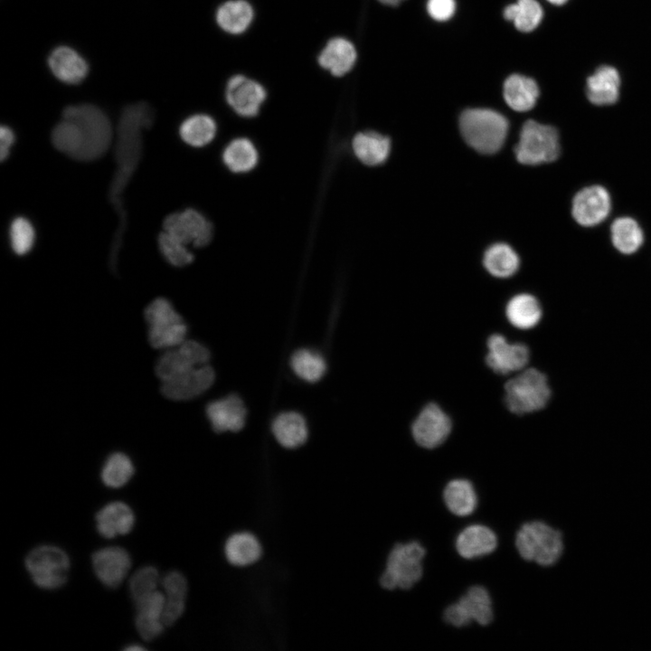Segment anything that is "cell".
<instances>
[{
  "instance_id": "1",
  "label": "cell",
  "mask_w": 651,
  "mask_h": 651,
  "mask_svg": "<svg viewBox=\"0 0 651 651\" xmlns=\"http://www.w3.org/2000/svg\"><path fill=\"white\" fill-rule=\"evenodd\" d=\"M151 106L140 101L130 104L122 109L119 117L115 159L117 169L109 190V199L120 218L118 231L111 248V263L115 267L117 254L121 246L126 223V215L122 206V193L137 168L143 151L142 131L149 128L154 121Z\"/></svg>"
},
{
  "instance_id": "2",
  "label": "cell",
  "mask_w": 651,
  "mask_h": 651,
  "mask_svg": "<svg viewBox=\"0 0 651 651\" xmlns=\"http://www.w3.org/2000/svg\"><path fill=\"white\" fill-rule=\"evenodd\" d=\"M62 118L77 123L81 132L82 145L73 159L94 161L108 151L113 131L108 116L101 108L89 103L71 105L63 109Z\"/></svg>"
},
{
  "instance_id": "3",
  "label": "cell",
  "mask_w": 651,
  "mask_h": 651,
  "mask_svg": "<svg viewBox=\"0 0 651 651\" xmlns=\"http://www.w3.org/2000/svg\"><path fill=\"white\" fill-rule=\"evenodd\" d=\"M459 129L465 141L476 151L494 154L505 144L508 121L492 109L469 108L460 116Z\"/></svg>"
},
{
  "instance_id": "4",
  "label": "cell",
  "mask_w": 651,
  "mask_h": 651,
  "mask_svg": "<svg viewBox=\"0 0 651 651\" xmlns=\"http://www.w3.org/2000/svg\"><path fill=\"white\" fill-rule=\"evenodd\" d=\"M520 556L542 567L556 564L564 553L563 533L542 521L524 524L515 536Z\"/></svg>"
},
{
  "instance_id": "5",
  "label": "cell",
  "mask_w": 651,
  "mask_h": 651,
  "mask_svg": "<svg viewBox=\"0 0 651 651\" xmlns=\"http://www.w3.org/2000/svg\"><path fill=\"white\" fill-rule=\"evenodd\" d=\"M504 401L507 410L524 415L542 410L551 397L546 375L535 368L522 370L504 385Z\"/></svg>"
},
{
  "instance_id": "6",
  "label": "cell",
  "mask_w": 651,
  "mask_h": 651,
  "mask_svg": "<svg viewBox=\"0 0 651 651\" xmlns=\"http://www.w3.org/2000/svg\"><path fill=\"white\" fill-rule=\"evenodd\" d=\"M561 153L558 130L552 126L529 119L520 132L514 147L517 161L523 165H537L555 161Z\"/></svg>"
},
{
  "instance_id": "7",
  "label": "cell",
  "mask_w": 651,
  "mask_h": 651,
  "mask_svg": "<svg viewBox=\"0 0 651 651\" xmlns=\"http://www.w3.org/2000/svg\"><path fill=\"white\" fill-rule=\"evenodd\" d=\"M425 549L418 542L397 543L391 551L386 568L380 578L383 589L409 590L422 576Z\"/></svg>"
},
{
  "instance_id": "8",
  "label": "cell",
  "mask_w": 651,
  "mask_h": 651,
  "mask_svg": "<svg viewBox=\"0 0 651 651\" xmlns=\"http://www.w3.org/2000/svg\"><path fill=\"white\" fill-rule=\"evenodd\" d=\"M24 565L36 586L43 590H55L67 580L70 559L62 549L44 544L35 547L27 554Z\"/></svg>"
},
{
  "instance_id": "9",
  "label": "cell",
  "mask_w": 651,
  "mask_h": 651,
  "mask_svg": "<svg viewBox=\"0 0 651 651\" xmlns=\"http://www.w3.org/2000/svg\"><path fill=\"white\" fill-rule=\"evenodd\" d=\"M444 620L457 627L469 625L473 620L487 626L493 620L492 600L482 586H473L457 603L444 611Z\"/></svg>"
},
{
  "instance_id": "10",
  "label": "cell",
  "mask_w": 651,
  "mask_h": 651,
  "mask_svg": "<svg viewBox=\"0 0 651 651\" xmlns=\"http://www.w3.org/2000/svg\"><path fill=\"white\" fill-rule=\"evenodd\" d=\"M209 350L195 340H184L176 347L170 348L156 362V376L165 382L194 367L207 364Z\"/></svg>"
},
{
  "instance_id": "11",
  "label": "cell",
  "mask_w": 651,
  "mask_h": 651,
  "mask_svg": "<svg viewBox=\"0 0 651 651\" xmlns=\"http://www.w3.org/2000/svg\"><path fill=\"white\" fill-rule=\"evenodd\" d=\"M163 231L187 246L195 247L206 246L213 234L210 221L194 209L167 215L163 222Z\"/></svg>"
},
{
  "instance_id": "12",
  "label": "cell",
  "mask_w": 651,
  "mask_h": 651,
  "mask_svg": "<svg viewBox=\"0 0 651 651\" xmlns=\"http://www.w3.org/2000/svg\"><path fill=\"white\" fill-rule=\"evenodd\" d=\"M410 429L419 446L431 449L447 440L452 430V421L439 404L429 402L414 419Z\"/></svg>"
},
{
  "instance_id": "13",
  "label": "cell",
  "mask_w": 651,
  "mask_h": 651,
  "mask_svg": "<svg viewBox=\"0 0 651 651\" xmlns=\"http://www.w3.org/2000/svg\"><path fill=\"white\" fill-rule=\"evenodd\" d=\"M486 348V363L497 374L522 371L529 362L530 352L524 344H511L500 334L489 335Z\"/></svg>"
},
{
  "instance_id": "14",
  "label": "cell",
  "mask_w": 651,
  "mask_h": 651,
  "mask_svg": "<svg viewBox=\"0 0 651 651\" xmlns=\"http://www.w3.org/2000/svg\"><path fill=\"white\" fill-rule=\"evenodd\" d=\"M610 211L609 193L599 184L582 188L572 199V217L583 227H593L601 223L607 219Z\"/></svg>"
},
{
  "instance_id": "15",
  "label": "cell",
  "mask_w": 651,
  "mask_h": 651,
  "mask_svg": "<svg viewBox=\"0 0 651 651\" xmlns=\"http://www.w3.org/2000/svg\"><path fill=\"white\" fill-rule=\"evenodd\" d=\"M267 92L258 81L244 75L232 76L225 88V99L235 113L251 118L258 115Z\"/></svg>"
},
{
  "instance_id": "16",
  "label": "cell",
  "mask_w": 651,
  "mask_h": 651,
  "mask_svg": "<svg viewBox=\"0 0 651 651\" xmlns=\"http://www.w3.org/2000/svg\"><path fill=\"white\" fill-rule=\"evenodd\" d=\"M215 373L208 365L194 367L171 380L162 382V394L173 401L193 399L207 391L213 383Z\"/></svg>"
},
{
  "instance_id": "17",
  "label": "cell",
  "mask_w": 651,
  "mask_h": 651,
  "mask_svg": "<svg viewBox=\"0 0 651 651\" xmlns=\"http://www.w3.org/2000/svg\"><path fill=\"white\" fill-rule=\"evenodd\" d=\"M91 561L96 577L104 586L111 589L122 583L131 568L129 553L118 546H108L96 551Z\"/></svg>"
},
{
  "instance_id": "18",
  "label": "cell",
  "mask_w": 651,
  "mask_h": 651,
  "mask_svg": "<svg viewBox=\"0 0 651 651\" xmlns=\"http://www.w3.org/2000/svg\"><path fill=\"white\" fill-rule=\"evenodd\" d=\"M135 624L140 637L146 641L159 637L165 628L163 614L165 595L156 590L136 601Z\"/></svg>"
},
{
  "instance_id": "19",
  "label": "cell",
  "mask_w": 651,
  "mask_h": 651,
  "mask_svg": "<svg viewBox=\"0 0 651 651\" xmlns=\"http://www.w3.org/2000/svg\"><path fill=\"white\" fill-rule=\"evenodd\" d=\"M246 414L243 401L234 394L212 401L206 407V415L215 432L241 430Z\"/></svg>"
},
{
  "instance_id": "20",
  "label": "cell",
  "mask_w": 651,
  "mask_h": 651,
  "mask_svg": "<svg viewBox=\"0 0 651 651\" xmlns=\"http://www.w3.org/2000/svg\"><path fill=\"white\" fill-rule=\"evenodd\" d=\"M48 66L52 74L67 84H78L87 76L89 66L85 59L74 49L61 45L52 51Z\"/></svg>"
},
{
  "instance_id": "21",
  "label": "cell",
  "mask_w": 651,
  "mask_h": 651,
  "mask_svg": "<svg viewBox=\"0 0 651 651\" xmlns=\"http://www.w3.org/2000/svg\"><path fill=\"white\" fill-rule=\"evenodd\" d=\"M95 519L99 533L107 539L127 534L135 524L132 509L121 501L104 505L97 513Z\"/></svg>"
},
{
  "instance_id": "22",
  "label": "cell",
  "mask_w": 651,
  "mask_h": 651,
  "mask_svg": "<svg viewBox=\"0 0 651 651\" xmlns=\"http://www.w3.org/2000/svg\"><path fill=\"white\" fill-rule=\"evenodd\" d=\"M620 77L612 66L603 65L590 76L586 83L588 99L597 106L617 102L619 97Z\"/></svg>"
},
{
  "instance_id": "23",
  "label": "cell",
  "mask_w": 651,
  "mask_h": 651,
  "mask_svg": "<svg viewBox=\"0 0 651 651\" xmlns=\"http://www.w3.org/2000/svg\"><path fill=\"white\" fill-rule=\"evenodd\" d=\"M354 44L345 38L330 39L318 55L319 65L335 77L349 72L356 61Z\"/></svg>"
},
{
  "instance_id": "24",
  "label": "cell",
  "mask_w": 651,
  "mask_h": 651,
  "mask_svg": "<svg viewBox=\"0 0 651 651\" xmlns=\"http://www.w3.org/2000/svg\"><path fill=\"white\" fill-rule=\"evenodd\" d=\"M161 586L165 595L163 622L165 627H169L175 623L184 611L188 586L185 577L177 571L167 572L161 579Z\"/></svg>"
},
{
  "instance_id": "25",
  "label": "cell",
  "mask_w": 651,
  "mask_h": 651,
  "mask_svg": "<svg viewBox=\"0 0 651 651\" xmlns=\"http://www.w3.org/2000/svg\"><path fill=\"white\" fill-rule=\"evenodd\" d=\"M497 546L495 533L486 526L474 524L465 528L457 537L456 549L465 559L491 553Z\"/></svg>"
},
{
  "instance_id": "26",
  "label": "cell",
  "mask_w": 651,
  "mask_h": 651,
  "mask_svg": "<svg viewBox=\"0 0 651 651\" xmlns=\"http://www.w3.org/2000/svg\"><path fill=\"white\" fill-rule=\"evenodd\" d=\"M355 156L364 165L375 166L382 165L389 156L391 140L374 131L356 134L352 141Z\"/></svg>"
},
{
  "instance_id": "27",
  "label": "cell",
  "mask_w": 651,
  "mask_h": 651,
  "mask_svg": "<svg viewBox=\"0 0 651 651\" xmlns=\"http://www.w3.org/2000/svg\"><path fill=\"white\" fill-rule=\"evenodd\" d=\"M505 316L515 328L528 330L542 319V307L535 297L521 293L512 297L505 306Z\"/></svg>"
},
{
  "instance_id": "28",
  "label": "cell",
  "mask_w": 651,
  "mask_h": 651,
  "mask_svg": "<svg viewBox=\"0 0 651 651\" xmlns=\"http://www.w3.org/2000/svg\"><path fill=\"white\" fill-rule=\"evenodd\" d=\"M538 96V86L531 78L513 74L504 83L505 100L515 111L524 112L532 109L536 104Z\"/></svg>"
},
{
  "instance_id": "29",
  "label": "cell",
  "mask_w": 651,
  "mask_h": 651,
  "mask_svg": "<svg viewBox=\"0 0 651 651\" xmlns=\"http://www.w3.org/2000/svg\"><path fill=\"white\" fill-rule=\"evenodd\" d=\"M253 8L245 0H229L222 4L215 14L219 27L231 34H241L251 24Z\"/></svg>"
},
{
  "instance_id": "30",
  "label": "cell",
  "mask_w": 651,
  "mask_h": 651,
  "mask_svg": "<svg viewBox=\"0 0 651 651\" xmlns=\"http://www.w3.org/2000/svg\"><path fill=\"white\" fill-rule=\"evenodd\" d=\"M272 432L277 441L286 448H297L307 439V426L303 416L288 411L278 415L272 423Z\"/></svg>"
},
{
  "instance_id": "31",
  "label": "cell",
  "mask_w": 651,
  "mask_h": 651,
  "mask_svg": "<svg viewBox=\"0 0 651 651\" xmlns=\"http://www.w3.org/2000/svg\"><path fill=\"white\" fill-rule=\"evenodd\" d=\"M227 561L238 567L256 562L261 556V545L255 535L248 532L231 534L224 545Z\"/></svg>"
},
{
  "instance_id": "32",
  "label": "cell",
  "mask_w": 651,
  "mask_h": 651,
  "mask_svg": "<svg viewBox=\"0 0 651 651\" xmlns=\"http://www.w3.org/2000/svg\"><path fill=\"white\" fill-rule=\"evenodd\" d=\"M448 509L458 516L472 514L477 505V496L472 483L467 479H454L448 482L443 492Z\"/></svg>"
},
{
  "instance_id": "33",
  "label": "cell",
  "mask_w": 651,
  "mask_h": 651,
  "mask_svg": "<svg viewBox=\"0 0 651 651\" xmlns=\"http://www.w3.org/2000/svg\"><path fill=\"white\" fill-rule=\"evenodd\" d=\"M613 246L623 254L637 252L644 243V232L638 222L627 216L618 217L610 226Z\"/></svg>"
},
{
  "instance_id": "34",
  "label": "cell",
  "mask_w": 651,
  "mask_h": 651,
  "mask_svg": "<svg viewBox=\"0 0 651 651\" xmlns=\"http://www.w3.org/2000/svg\"><path fill=\"white\" fill-rule=\"evenodd\" d=\"M484 266L494 277L506 278L518 270L520 259L517 253L507 244L496 243L485 252Z\"/></svg>"
},
{
  "instance_id": "35",
  "label": "cell",
  "mask_w": 651,
  "mask_h": 651,
  "mask_svg": "<svg viewBox=\"0 0 651 651\" xmlns=\"http://www.w3.org/2000/svg\"><path fill=\"white\" fill-rule=\"evenodd\" d=\"M222 160L231 172L246 173L256 166L259 155L250 139L240 137L227 145L222 153Z\"/></svg>"
},
{
  "instance_id": "36",
  "label": "cell",
  "mask_w": 651,
  "mask_h": 651,
  "mask_svg": "<svg viewBox=\"0 0 651 651\" xmlns=\"http://www.w3.org/2000/svg\"><path fill=\"white\" fill-rule=\"evenodd\" d=\"M216 131L214 119L205 114H195L187 118L179 127L181 138L194 147L208 145L214 138Z\"/></svg>"
},
{
  "instance_id": "37",
  "label": "cell",
  "mask_w": 651,
  "mask_h": 651,
  "mask_svg": "<svg viewBox=\"0 0 651 651\" xmlns=\"http://www.w3.org/2000/svg\"><path fill=\"white\" fill-rule=\"evenodd\" d=\"M542 9L536 0H518L505 7L504 16L524 33L534 30L542 19Z\"/></svg>"
},
{
  "instance_id": "38",
  "label": "cell",
  "mask_w": 651,
  "mask_h": 651,
  "mask_svg": "<svg viewBox=\"0 0 651 651\" xmlns=\"http://www.w3.org/2000/svg\"><path fill=\"white\" fill-rule=\"evenodd\" d=\"M135 468L129 457L115 452L108 457L101 469V479L105 486L118 488L132 477Z\"/></svg>"
},
{
  "instance_id": "39",
  "label": "cell",
  "mask_w": 651,
  "mask_h": 651,
  "mask_svg": "<svg viewBox=\"0 0 651 651\" xmlns=\"http://www.w3.org/2000/svg\"><path fill=\"white\" fill-rule=\"evenodd\" d=\"M290 365L299 378L308 382L319 381L326 370L324 358L309 349L296 351L290 358Z\"/></svg>"
},
{
  "instance_id": "40",
  "label": "cell",
  "mask_w": 651,
  "mask_h": 651,
  "mask_svg": "<svg viewBox=\"0 0 651 651\" xmlns=\"http://www.w3.org/2000/svg\"><path fill=\"white\" fill-rule=\"evenodd\" d=\"M51 139L53 146L74 158L82 145L81 132L74 121L63 118L52 129Z\"/></svg>"
},
{
  "instance_id": "41",
  "label": "cell",
  "mask_w": 651,
  "mask_h": 651,
  "mask_svg": "<svg viewBox=\"0 0 651 651\" xmlns=\"http://www.w3.org/2000/svg\"><path fill=\"white\" fill-rule=\"evenodd\" d=\"M148 329L171 327L184 322L169 300L165 297L154 299L145 309Z\"/></svg>"
},
{
  "instance_id": "42",
  "label": "cell",
  "mask_w": 651,
  "mask_h": 651,
  "mask_svg": "<svg viewBox=\"0 0 651 651\" xmlns=\"http://www.w3.org/2000/svg\"><path fill=\"white\" fill-rule=\"evenodd\" d=\"M10 245L13 251L20 256L27 254L33 247L35 231L31 222L19 216L13 220L9 228Z\"/></svg>"
},
{
  "instance_id": "43",
  "label": "cell",
  "mask_w": 651,
  "mask_h": 651,
  "mask_svg": "<svg viewBox=\"0 0 651 651\" xmlns=\"http://www.w3.org/2000/svg\"><path fill=\"white\" fill-rule=\"evenodd\" d=\"M157 241L161 254L171 265L184 267L193 262V255L186 244L164 231L160 232Z\"/></svg>"
},
{
  "instance_id": "44",
  "label": "cell",
  "mask_w": 651,
  "mask_h": 651,
  "mask_svg": "<svg viewBox=\"0 0 651 651\" xmlns=\"http://www.w3.org/2000/svg\"><path fill=\"white\" fill-rule=\"evenodd\" d=\"M161 585L158 571L151 565L137 570L129 580V591L133 601H136L156 590Z\"/></svg>"
},
{
  "instance_id": "45",
  "label": "cell",
  "mask_w": 651,
  "mask_h": 651,
  "mask_svg": "<svg viewBox=\"0 0 651 651\" xmlns=\"http://www.w3.org/2000/svg\"><path fill=\"white\" fill-rule=\"evenodd\" d=\"M427 9L429 15L437 21H447L455 13L454 0H429Z\"/></svg>"
},
{
  "instance_id": "46",
  "label": "cell",
  "mask_w": 651,
  "mask_h": 651,
  "mask_svg": "<svg viewBox=\"0 0 651 651\" xmlns=\"http://www.w3.org/2000/svg\"><path fill=\"white\" fill-rule=\"evenodd\" d=\"M15 142V135L11 127L3 125L0 128V158H8L11 148Z\"/></svg>"
},
{
  "instance_id": "47",
  "label": "cell",
  "mask_w": 651,
  "mask_h": 651,
  "mask_svg": "<svg viewBox=\"0 0 651 651\" xmlns=\"http://www.w3.org/2000/svg\"><path fill=\"white\" fill-rule=\"evenodd\" d=\"M382 4L388 5H397L403 0H378Z\"/></svg>"
},
{
  "instance_id": "48",
  "label": "cell",
  "mask_w": 651,
  "mask_h": 651,
  "mask_svg": "<svg viewBox=\"0 0 651 651\" xmlns=\"http://www.w3.org/2000/svg\"><path fill=\"white\" fill-rule=\"evenodd\" d=\"M547 1L555 5H561L565 4L568 0H547Z\"/></svg>"
},
{
  "instance_id": "49",
  "label": "cell",
  "mask_w": 651,
  "mask_h": 651,
  "mask_svg": "<svg viewBox=\"0 0 651 651\" xmlns=\"http://www.w3.org/2000/svg\"><path fill=\"white\" fill-rule=\"evenodd\" d=\"M126 649H127V650H143L144 647L135 645V646H127Z\"/></svg>"
}]
</instances>
